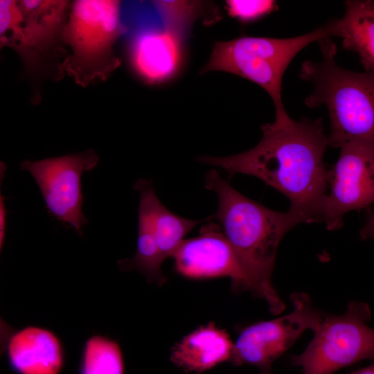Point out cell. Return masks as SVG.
<instances>
[{"label":"cell","mask_w":374,"mask_h":374,"mask_svg":"<svg viewBox=\"0 0 374 374\" xmlns=\"http://www.w3.org/2000/svg\"><path fill=\"white\" fill-rule=\"evenodd\" d=\"M78 374H125L118 341L100 334L89 336L82 344Z\"/></svg>","instance_id":"e0dca14e"},{"label":"cell","mask_w":374,"mask_h":374,"mask_svg":"<svg viewBox=\"0 0 374 374\" xmlns=\"http://www.w3.org/2000/svg\"><path fill=\"white\" fill-rule=\"evenodd\" d=\"M205 187L217 196L214 215L242 265L258 287L273 314L285 303L275 290L271 276L277 249L284 235L298 224L287 213L269 209L241 194L216 170L208 172Z\"/></svg>","instance_id":"7a4b0ae2"},{"label":"cell","mask_w":374,"mask_h":374,"mask_svg":"<svg viewBox=\"0 0 374 374\" xmlns=\"http://www.w3.org/2000/svg\"><path fill=\"white\" fill-rule=\"evenodd\" d=\"M261 129V140L249 150L225 157L205 156L198 161L230 175L256 177L274 188L289 199L288 212L298 224L322 222L328 172L323 154L329 145L322 120H274Z\"/></svg>","instance_id":"6da1fadb"},{"label":"cell","mask_w":374,"mask_h":374,"mask_svg":"<svg viewBox=\"0 0 374 374\" xmlns=\"http://www.w3.org/2000/svg\"><path fill=\"white\" fill-rule=\"evenodd\" d=\"M124 33L119 1L71 3L63 31L66 55L62 75L67 74L83 87L106 80L121 64L116 46Z\"/></svg>","instance_id":"277c9868"},{"label":"cell","mask_w":374,"mask_h":374,"mask_svg":"<svg viewBox=\"0 0 374 374\" xmlns=\"http://www.w3.org/2000/svg\"><path fill=\"white\" fill-rule=\"evenodd\" d=\"M174 269L191 279L230 278L236 291H250L259 297L257 285L242 265L219 224H204L197 236L185 239L172 256Z\"/></svg>","instance_id":"8fae6325"},{"label":"cell","mask_w":374,"mask_h":374,"mask_svg":"<svg viewBox=\"0 0 374 374\" xmlns=\"http://www.w3.org/2000/svg\"><path fill=\"white\" fill-rule=\"evenodd\" d=\"M346 11L337 19L336 36L342 38L343 47L356 53L366 72L374 73V18L365 1H347Z\"/></svg>","instance_id":"2e32d148"},{"label":"cell","mask_w":374,"mask_h":374,"mask_svg":"<svg viewBox=\"0 0 374 374\" xmlns=\"http://www.w3.org/2000/svg\"><path fill=\"white\" fill-rule=\"evenodd\" d=\"M134 188L140 194L138 213L136 251L130 258L117 260L121 271L135 269L150 283L161 286L166 281L161 265L163 262L159 249L154 230L152 205L157 196L152 181L140 179Z\"/></svg>","instance_id":"5bb4252c"},{"label":"cell","mask_w":374,"mask_h":374,"mask_svg":"<svg viewBox=\"0 0 374 374\" xmlns=\"http://www.w3.org/2000/svg\"><path fill=\"white\" fill-rule=\"evenodd\" d=\"M5 197L0 193V250L1 251L4 247L6 228H7V216L8 211L6 209L5 202Z\"/></svg>","instance_id":"ffe728a7"},{"label":"cell","mask_w":374,"mask_h":374,"mask_svg":"<svg viewBox=\"0 0 374 374\" xmlns=\"http://www.w3.org/2000/svg\"><path fill=\"white\" fill-rule=\"evenodd\" d=\"M1 353L15 374H61L66 353L61 338L52 330L37 326L19 329L1 318Z\"/></svg>","instance_id":"7c38bea8"},{"label":"cell","mask_w":374,"mask_h":374,"mask_svg":"<svg viewBox=\"0 0 374 374\" xmlns=\"http://www.w3.org/2000/svg\"><path fill=\"white\" fill-rule=\"evenodd\" d=\"M293 309L288 314L260 321L244 328L233 343L230 362L258 368L262 374H271L272 364L283 355L307 330L313 332L324 315L315 309L309 296L294 293Z\"/></svg>","instance_id":"ba28073f"},{"label":"cell","mask_w":374,"mask_h":374,"mask_svg":"<svg viewBox=\"0 0 374 374\" xmlns=\"http://www.w3.org/2000/svg\"><path fill=\"white\" fill-rule=\"evenodd\" d=\"M337 19L307 34L290 38L243 36L215 44L203 71H221L247 79L268 93L275 121L289 118L282 100L284 73L296 55L314 42L336 36Z\"/></svg>","instance_id":"5b68a950"},{"label":"cell","mask_w":374,"mask_h":374,"mask_svg":"<svg viewBox=\"0 0 374 374\" xmlns=\"http://www.w3.org/2000/svg\"><path fill=\"white\" fill-rule=\"evenodd\" d=\"M19 10L0 25L1 46L12 48L30 73L60 67L66 51L63 31L71 3L63 0L18 1Z\"/></svg>","instance_id":"8992f818"},{"label":"cell","mask_w":374,"mask_h":374,"mask_svg":"<svg viewBox=\"0 0 374 374\" xmlns=\"http://www.w3.org/2000/svg\"><path fill=\"white\" fill-rule=\"evenodd\" d=\"M98 160L97 153L89 149L58 157L24 161L19 168L32 175L50 213L82 235V229L88 219L82 211L81 177L95 168Z\"/></svg>","instance_id":"9c48e42d"},{"label":"cell","mask_w":374,"mask_h":374,"mask_svg":"<svg viewBox=\"0 0 374 374\" xmlns=\"http://www.w3.org/2000/svg\"><path fill=\"white\" fill-rule=\"evenodd\" d=\"M233 348L228 333L211 322L175 344L171 350L170 360L185 371L202 373L230 361Z\"/></svg>","instance_id":"9a60e30c"},{"label":"cell","mask_w":374,"mask_h":374,"mask_svg":"<svg viewBox=\"0 0 374 374\" xmlns=\"http://www.w3.org/2000/svg\"><path fill=\"white\" fill-rule=\"evenodd\" d=\"M229 15L242 22H250L269 14L276 8L271 0H229L226 1Z\"/></svg>","instance_id":"d6986e66"},{"label":"cell","mask_w":374,"mask_h":374,"mask_svg":"<svg viewBox=\"0 0 374 374\" xmlns=\"http://www.w3.org/2000/svg\"><path fill=\"white\" fill-rule=\"evenodd\" d=\"M368 304L353 301L341 315H324L305 350L291 358L303 374H332L365 359H374V329Z\"/></svg>","instance_id":"52a82bcc"},{"label":"cell","mask_w":374,"mask_h":374,"mask_svg":"<svg viewBox=\"0 0 374 374\" xmlns=\"http://www.w3.org/2000/svg\"><path fill=\"white\" fill-rule=\"evenodd\" d=\"M365 4L367 11L374 18V2L373 1H365Z\"/></svg>","instance_id":"603a6c76"},{"label":"cell","mask_w":374,"mask_h":374,"mask_svg":"<svg viewBox=\"0 0 374 374\" xmlns=\"http://www.w3.org/2000/svg\"><path fill=\"white\" fill-rule=\"evenodd\" d=\"M157 244L163 261L172 257L185 236L202 220L182 217L166 208L156 196L152 205Z\"/></svg>","instance_id":"ac0fdd59"},{"label":"cell","mask_w":374,"mask_h":374,"mask_svg":"<svg viewBox=\"0 0 374 374\" xmlns=\"http://www.w3.org/2000/svg\"><path fill=\"white\" fill-rule=\"evenodd\" d=\"M350 374H374V364L366 367L358 369Z\"/></svg>","instance_id":"7402d4cb"},{"label":"cell","mask_w":374,"mask_h":374,"mask_svg":"<svg viewBox=\"0 0 374 374\" xmlns=\"http://www.w3.org/2000/svg\"><path fill=\"white\" fill-rule=\"evenodd\" d=\"M359 235L362 240H374V212L361 229Z\"/></svg>","instance_id":"44dd1931"},{"label":"cell","mask_w":374,"mask_h":374,"mask_svg":"<svg viewBox=\"0 0 374 374\" xmlns=\"http://www.w3.org/2000/svg\"><path fill=\"white\" fill-rule=\"evenodd\" d=\"M128 56L135 73L147 83L167 80L181 64L180 33L167 26L142 30L131 39Z\"/></svg>","instance_id":"4fadbf2b"},{"label":"cell","mask_w":374,"mask_h":374,"mask_svg":"<svg viewBox=\"0 0 374 374\" xmlns=\"http://www.w3.org/2000/svg\"><path fill=\"white\" fill-rule=\"evenodd\" d=\"M318 43L321 60L304 62L299 73L313 85L305 104L310 108L326 106L330 145L340 148L356 143L374 149V73L341 68L335 62L337 46L330 38Z\"/></svg>","instance_id":"3957f363"},{"label":"cell","mask_w":374,"mask_h":374,"mask_svg":"<svg viewBox=\"0 0 374 374\" xmlns=\"http://www.w3.org/2000/svg\"><path fill=\"white\" fill-rule=\"evenodd\" d=\"M328 188L322 222L334 231L343 226L347 212L374 202V149L356 143L340 148L338 160L328 170Z\"/></svg>","instance_id":"30bf717a"}]
</instances>
